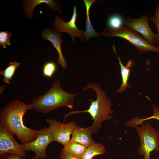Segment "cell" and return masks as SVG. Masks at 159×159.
Wrapping results in <instances>:
<instances>
[{
  "instance_id": "1",
  "label": "cell",
  "mask_w": 159,
  "mask_h": 159,
  "mask_svg": "<svg viewBox=\"0 0 159 159\" xmlns=\"http://www.w3.org/2000/svg\"><path fill=\"white\" fill-rule=\"evenodd\" d=\"M31 109V104L15 100L9 102L0 112V125L11 131L23 144L33 141L37 135V130L26 126L23 122L24 115Z\"/></svg>"
},
{
  "instance_id": "2",
  "label": "cell",
  "mask_w": 159,
  "mask_h": 159,
  "mask_svg": "<svg viewBox=\"0 0 159 159\" xmlns=\"http://www.w3.org/2000/svg\"><path fill=\"white\" fill-rule=\"evenodd\" d=\"M88 89L93 90L97 95L96 99L89 100L90 104L89 109L83 110L72 111L64 115V121L69 115L80 113H88L94 120L90 126L93 133L98 132L101 127L102 123L112 119L111 115L114 111L111 108L112 101L108 97L105 92L103 91L98 84L89 83L82 88L83 91Z\"/></svg>"
},
{
  "instance_id": "3",
  "label": "cell",
  "mask_w": 159,
  "mask_h": 159,
  "mask_svg": "<svg viewBox=\"0 0 159 159\" xmlns=\"http://www.w3.org/2000/svg\"><path fill=\"white\" fill-rule=\"evenodd\" d=\"M79 94L69 93L64 91L62 87L61 82L57 80L53 82L46 92L34 98L31 104L33 109L43 114L62 107L72 109L75 98Z\"/></svg>"
},
{
  "instance_id": "4",
  "label": "cell",
  "mask_w": 159,
  "mask_h": 159,
  "mask_svg": "<svg viewBox=\"0 0 159 159\" xmlns=\"http://www.w3.org/2000/svg\"><path fill=\"white\" fill-rule=\"evenodd\" d=\"M100 35L109 38L118 37L124 38L134 45L140 52H159V48L148 42L138 32L125 26L113 28L107 26Z\"/></svg>"
},
{
  "instance_id": "5",
  "label": "cell",
  "mask_w": 159,
  "mask_h": 159,
  "mask_svg": "<svg viewBox=\"0 0 159 159\" xmlns=\"http://www.w3.org/2000/svg\"><path fill=\"white\" fill-rule=\"evenodd\" d=\"M141 126L135 128L139 136L140 146L138 154L143 159H150L151 153L159 152V136L158 132L150 123H142Z\"/></svg>"
},
{
  "instance_id": "6",
  "label": "cell",
  "mask_w": 159,
  "mask_h": 159,
  "mask_svg": "<svg viewBox=\"0 0 159 159\" xmlns=\"http://www.w3.org/2000/svg\"><path fill=\"white\" fill-rule=\"evenodd\" d=\"M54 141L52 135L48 128L43 127L37 130L36 139L28 143L23 144L24 150L34 152L35 156L32 159H44L47 157L46 152L49 144Z\"/></svg>"
},
{
  "instance_id": "7",
  "label": "cell",
  "mask_w": 159,
  "mask_h": 159,
  "mask_svg": "<svg viewBox=\"0 0 159 159\" xmlns=\"http://www.w3.org/2000/svg\"><path fill=\"white\" fill-rule=\"evenodd\" d=\"M14 135L10 130L0 125V156L11 153L25 159L27 154L24 149L23 144L17 143Z\"/></svg>"
},
{
  "instance_id": "8",
  "label": "cell",
  "mask_w": 159,
  "mask_h": 159,
  "mask_svg": "<svg viewBox=\"0 0 159 159\" xmlns=\"http://www.w3.org/2000/svg\"><path fill=\"white\" fill-rule=\"evenodd\" d=\"M46 121L49 125L48 128L54 141L58 142L64 146L70 141V135L77 123L75 121L64 123L49 118L46 119Z\"/></svg>"
},
{
  "instance_id": "9",
  "label": "cell",
  "mask_w": 159,
  "mask_h": 159,
  "mask_svg": "<svg viewBox=\"0 0 159 159\" xmlns=\"http://www.w3.org/2000/svg\"><path fill=\"white\" fill-rule=\"evenodd\" d=\"M124 23L128 28L140 34L148 42L154 45L157 44V36L149 26L148 17L146 14L135 19L127 17Z\"/></svg>"
},
{
  "instance_id": "10",
  "label": "cell",
  "mask_w": 159,
  "mask_h": 159,
  "mask_svg": "<svg viewBox=\"0 0 159 159\" xmlns=\"http://www.w3.org/2000/svg\"><path fill=\"white\" fill-rule=\"evenodd\" d=\"M77 16L76 7L74 5L72 15L69 22H65L58 15H56L54 23L53 29L57 33L64 32L69 34L72 37V44L75 43L76 37L80 38L82 42L85 40V32L79 29L76 26V22Z\"/></svg>"
},
{
  "instance_id": "11",
  "label": "cell",
  "mask_w": 159,
  "mask_h": 159,
  "mask_svg": "<svg viewBox=\"0 0 159 159\" xmlns=\"http://www.w3.org/2000/svg\"><path fill=\"white\" fill-rule=\"evenodd\" d=\"M41 36L44 40L49 41L54 45L58 54L57 63L62 67L64 71L67 65L62 51L61 45L63 42L64 40L62 38L61 34L47 29L42 32Z\"/></svg>"
},
{
  "instance_id": "12",
  "label": "cell",
  "mask_w": 159,
  "mask_h": 159,
  "mask_svg": "<svg viewBox=\"0 0 159 159\" xmlns=\"http://www.w3.org/2000/svg\"><path fill=\"white\" fill-rule=\"evenodd\" d=\"M92 133L93 131L91 126L83 128L77 125L72 133L70 141L88 147L95 143L92 138Z\"/></svg>"
},
{
  "instance_id": "13",
  "label": "cell",
  "mask_w": 159,
  "mask_h": 159,
  "mask_svg": "<svg viewBox=\"0 0 159 159\" xmlns=\"http://www.w3.org/2000/svg\"><path fill=\"white\" fill-rule=\"evenodd\" d=\"M42 3L47 4L49 7L53 11L62 12V11L58 8L54 0H26L24 1L23 6L24 7V13L27 18L32 19L33 18V12L34 8L37 5Z\"/></svg>"
},
{
  "instance_id": "14",
  "label": "cell",
  "mask_w": 159,
  "mask_h": 159,
  "mask_svg": "<svg viewBox=\"0 0 159 159\" xmlns=\"http://www.w3.org/2000/svg\"><path fill=\"white\" fill-rule=\"evenodd\" d=\"M113 49L116 54L119 60V63L120 67L121 74L122 77V83L120 87L117 90V92L121 93L126 90L127 87H130L128 83V81L129 78L130 73V68L131 67L132 62L131 61H129L126 66H124L122 63L120 57L118 56L114 44L112 47Z\"/></svg>"
},
{
  "instance_id": "15",
  "label": "cell",
  "mask_w": 159,
  "mask_h": 159,
  "mask_svg": "<svg viewBox=\"0 0 159 159\" xmlns=\"http://www.w3.org/2000/svg\"><path fill=\"white\" fill-rule=\"evenodd\" d=\"M86 9V30L85 32V41L87 42L90 38L96 37H100L99 33L97 32L93 28L90 19V10L92 5L96 2L95 0H83Z\"/></svg>"
},
{
  "instance_id": "16",
  "label": "cell",
  "mask_w": 159,
  "mask_h": 159,
  "mask_svg": "<svg viewBox=\"0 0 159 159\" xmlns=\"http://www.w3.org/2000/svg\"><path fill=\"white\" fill-rule=\"evenodd\" d=\"M87 148L81 144L70 141L62 149L67 153L80 159Z\"/></svg>"
},
{
  "instance_id": "17",
  "label": "cell",
  "mask_w": 159,
  "mask_h": 159,
  "mask_svg": "<svg viewBox=\"0 0 159 159\" xmlns=\"http://www.w3.org/2000/svg\"><path fill=\"white\" fill-rule=\"evenodd\" d=\"M105 152V148L102 144L95 143L87 148L80 159H92L95 156L104 154Z\"/></svg>"
},
{
  "instance_id": "18",
  "label": "cell",
  "mask_w": 159,
  "mask_h": 159,
  "mask_svg": "<svg viewBox=\"0 0 159 159\" xmlns=\"http://www.w3.org/2000/svg\"><path fill=\"white\" fill-rule=\"evenodd\" d=\"M20 64L16 61L10 62L5 69L1 70L0 74L3 77V82L8 84L10 83L16 70L19 67Z\"/></svg>"
},
{
  "instance_id": "19",
  "label": "cell",
  "mask_w": 159,
  "mask_h": 159,
  "mask_svg": "<svg viewBox=\"0 0 159 159\" xmlns=\"http://www.w3.org/2000/svg\"><path fill=\"white\" fill-rule=\"evenodd\" d=\"M123 18L119 15L112 14L110 16L107 21L106 26L113 28L122 26L123 24Z\"/></svg>"
},
{
  "instance_id": "20",
  "label": "cell",
  "mask_w": 159,
  "mask_h": 159,
  "mask_svg": "<svg viewBox=\"0 0 159 159\" xmlns=\"http://www.w3.org/2000/svg\"><path fill=\"white\" fill-rule=\"evenodd\" d=\"M152 105L153 112V115L145 118H141L138 117L134 118L133 122L135 125H139L146 120L152 119H156L159 121V107H156L153 104ZM158 134L159 136V132H158Z\"/></svg>"
},
{
  "instance_id": "21",
  "label": "cell",
  "mask_w": 159,
  "mask_h": 159,
  "mask_svg": "<svg viewBox=\"0 0 159 159\" xmlns=\"http://www.w3.org/2000/svg\"><path fill=\"white\" fill-rule=\"evenodd\" d=\"M57 69V66L53 62H47L44 65L42 72L43 75L46 77H51L54 74Z\"/></svg>"
},
{
  "instance_id": "22",
  "label": "cell",
  "mask_w": 159,
  "mask_h": 159,
  "mask_svg": "<svg viewBox=\"0 0 159 159\" xmlns=\"http://www.w3.org/2000/svg\"><path fill=\"white\" fill-rule=\"evenodd\" d=\"M150 20L154 24L155 28L157 31L156 34L158 44L157 47L159 48V2L157 4L155 7V14L150 17Z\"/></svg>"
},
{
  "instance_id": "23",
  "label": "cell",
  "mask_w": 159,
  "mask_h": 159,
  "mask_svg": "<svg viewBox=\"0 0 159 159\" xmlns=\"http://www.w3.org/2000/svg\"><path fill=\"white\" fill-rule=\"evenodd\" d=\"M11 35L8 31L0 32V45L4 49L6 48L7 45H11L10 39Z\"/></svg>"
},
{
  "instance_id": "24",
  "label": "cell",
  "mask_w": 159,
  "mask_h": 159,
  "mask_svg": "<svg viewBox=\"0 0 159 159\" xmlns=\"http://www.w3.org/2000/svg\"><path fill=\"white\" fill-rule=\"evenodd\" d=\"M0 159H25L17 155L11 154L6 153L0 156Z\"/></svg>"
},
{
  "instance_id": "25",
  "label": "cell",
  "mask_w": 159,
  "mask_h": 159,
  "mask_svg": "<svg viewBox=\"0 0 159 159\" xmlns=\"http://www.w3.org/2000/svg\"><path fill=\"white\" fill-rule=\"evenodd\" d=\"M59 156L61 159H79L67 153L62 149Z\"/></svg>"
}]
</instances>
